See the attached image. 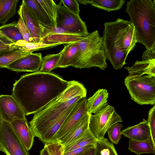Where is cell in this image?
Masks as SVG:
<instances>
[{"label": "cell", "instance_id": "cell-1", "mask_svg": "<svg viewBox=\"0 0 155 155\" xmlns=\"http://www.w3.org/2000/svg\"><path fill=\"white\" fill-rule=\"evenodd\" d=\"M70 81L49 72L40 71L27 74L15 80L12 95L26 115L36 113L57 97L69 86Z\"/></svg>", "mask_w": 155, "mask_h": 155}, {"label": "cell", "instance_id": "cell-2", "mask_svg": "<svg viewBox=\"0 0 155 155\" xmlns=\"http://www.w3.org/2000/svg\"><path fill=\"white\" fill-rule=\"evenodd\" d=\"M86 95V89L82 84L70 81L69 85L62 93L34 114L29 123L35 137L40 140L53 121Z\"/></svg>", "mask_w": 155, "mask_h": 155}, {"label": "cell", "instance_id": "cell-3", "mask_svg": "<svg viewBox=\"0 0 155 155\" xmlns=\"http://www.w3.org/2000/svg\"><path fill=\"white\" fill-rule=\"evenodd\" d=\"M155 0H130L125 12L134 27L137 43L146 49L155 48Z\"/></svg>", "mask_w": 155, "mask_h": 155}, {"label": "cell", "instance_id": "cell-4", "mask_svg": "<svg viewBox=\"0 0 155 155\" xmlns=\"http://www.w3.org/2000/svg\"><path fill=\"white\" fill-rule=\"evenodd\" d=\"M130 21L118 18L112 22H105L103 32V44L107 60L114 68L118 70L126 64L128 54L122 49L124 35Z\"/></svg>", "mask_w": 155, "mask_h": 155}, {"label": "cell", "instance_id": "cell-5", "mask_svg": "<svg viewBox=\"0 0 155 155\" xmlns=\"http://www.w3.org/2000/svg\"><path fill=\"white\" fill-rule=\"evenodd\" d=\"M78 44V51L72 66L80 69L97 67L102 70L107 68L103 37L97 30L89 33Z\"/></svg>", "mask_w": 155, "mask_h": 155}, {"label": "cell", "instance_id": "cell-6", "mask_svg": "<svg viewBox=\"0 0 155 155\" xmlns=\"http://www.w3.org/2000/svg\"><path fill=\"white\" fill-rule=\"evenodd\" d=\"M124 82L132 100L141 105H155V77L129 75Z\"/></svg>", "mask_w": 155, "mask_h": 155}, {"label": "cell", "instance_id": "cell-7", "mask_svg": "<svg viewBox=\"0 0 155 155\" xmlns=\"http://www.w3.org/2000/svg\"><path fill=\"white\" fill-rule=\"evenodd\" d=\"M123 121L114 107L108 104L98 112L91 114L89 130L97 140L104 138L107 130L114 124Z\"/></svg>", "mask_w": 155, "mask_h": 155}, {"label": "cell", "instance_id": "cell-8", "mask_svg": "<svg viewBox=\"0 0 155 155\" xmlns=\"http://www.w3.org/2000/svg\"><path fill=\"white\" fill-rule=\"evenodd\" d=\"M55 27L62 28L73 34L84 36L89 33L86 23L77 15L71 12L62 4L61 0L56 5Z\"/></svg>", "mask_w": 155, "mask_h": 155}, {"label": "cell", "instance_id": "cell-9", "mask_svg": "<svg viewBox=\"0 0 155 155\" xmlns=\"http://www.w3.org/2000/svg\"><path fill=\"white\" fill-rule=\"evenodd\" d=\"M0 151L6 155H29L11 123L3 120L0 128Z\"/></svg>", "mask_w": 155, "mask_h": 155}, {"label": "cell", "instance_id": "cell-10", "mask_svg": "<svg viewBox=\"0 0 155 155\" xmlns=\"http://www.w3.org/2000/svg\"><path fill=\"white\" fill-rule=\"evenodd\" d=\"M88 113L87 99L83 98L77 103L73 110L64 121L51 142H58Z\"/></svg>", "mask_w": 155, "mask_h": 155}, {"label": "cell", "instance_id": "cell-11", "mask_svg": "<svg viewBox=\"0 0 155 155\" xmlns=\"http://www.w3.org/2000/svg\"><path fill=\"white\" fill-rule=\"evenodd\" d=\"M25 113L12 95H0V116L2 120L10 123L17 120L25 119Z\"/></svg>", "mask_w": 155, "mask_h": 155}, {"label": "cell", "instance_id": "cell-12", "mask_svg": "<svg viewBox=\"0 0 155 155\" xmlns=\"http://www.w3.org/2000/svg\"><path fill=\"white\" fill-rule=\"evenodd\" d=\"M141 61H136L133 66L126 67L129 75L155 77V48L146 49L143 53Z\"/></svg>", "mask_w": 155, "mask_h": 155}, {"label": "cell", "instance_id": "cell-13", "mask_svg": "<svg viewBox=\"0 0 155 155\" xmlns=\"http://www.w3.org/2000/svg\"><path fill=\"white\" fill-rule=\"evenodd\" d=\"M18 13L22 17L34 42H43L44 33L37 20L27 6L24 0L20 6Z\"/></svg>", "mask_w": 155, "mask_h": 155}, {"label": "cell", "instance_id": "cell-14", "mask_svg": "<svg viewBox=\"0 0 155 155\" xmlns=\"http://www.w3.org/2000/svg\"><path fill=\"white\" fill-rule=\"evenodd\" d=\"M42 58L41 53H31L14 61L6 68L17 73L37 72L40 68Z\"/></svg>", "mask_w": 155, "mask_h": 155}, {"label": "cell", "instance_id": "cell-15", "mask_svg": "<svg viewBox=\"0 0 155 155\" xmlns=\"http://www.w3.org/2000/svg\"><path fill=\"white\" fill-rule=\"evenodd\" d=\"M37 20L44 35L43 39L55 28L54 21L45 11L37 0H24Z\"/></svg>", "mask_w": 155, "mask_h": 155}, {"label": "cell", "instance_id": "cell-16", "mask_svg": "<svg viewBox=\"0 0 155 155\" xmlns=\"http://www.w3.org/2000/svg\"><path fill=\"white\" fill-rule=\"evenodd\" d=\"M85 37L71 33L60 28L55 27L44 39L43 43L68 44L79 42L83 40Z\"/></svg>", "mask_w": 155, "mask_h": 155}, {"label": "cell", "instance_id": "cell-17", "mask_svg": "<svg viewBox=\"0 0 155 155\" xmlns=\"http://www.w3.org/2000/svg\"><path fill=\"white\" fill-rule=\"evenodd\" d=\"M11 124L25 148L28 151L30 150L33 146L35 136L26 118L16 120Z\"/></svg>", "mask_w": 155, "mask_h": 155}, {"label": "cell", "instance_id": "cell-18", "mask_svg": "<svg viewBox=\"0 0 155 155\" xmlns=\"http://www.w3.org/2000/svg\"><path fill=\"white\" fill-rule=\"evenodd\" d=\"M121 134L134 140H144L150 138L148 123L144 118L139 124L123 129L121 131Z\"/></svg>", "mask_w": 155, "mask_h": 155}, {"label": "cell", "instance_id": "cell-19", "mask_svg": "<svg viewBox=\"0 0 155 155\" xmlns=\"http://www.w3.org/2000/svg\"><path fill=\"white\" fill-rule=\"evenodd\" d=\"M91 114L87 113L58 142L64 147L82 135L89 130Z\"/></svg>", "mask_w": 155, "mask_h": 155}, {"label": "cell", "instance_id": "cell-20", "mask_svg": "<svg viewBox=\"0 0 155 155\" xmlns=\"http://www.w3.org/2000/svg\"><path fill=\"white\" fill-rule=\"evenodd\" d=\"M77 103L69 107L50 124L43 137L39 140L40 141L45 144L51 142L52 138L59 130L64 121L73 110Z\"/></svg>", "mask_w": 155, "mask_h": 155}, {"label": "cell", "instance_id": "cell-21", "mask_svg": "<svg viewBox=\"0 0 155 155\" xmlns=\"http://www.w3.org/2000/svg\"><path fill=\"white\" fill-rule=\"evenodd\" d=\"M109 93L105 89L98 90L91 97L87 99L88 112L92 114L98 112L107 104Z\"/></svg>", "mask_w": 155, "mask_h": 155}, {"label": "cell", "instance_id": "cell-22", "mask_svg": "<svg viewBox=\"0 0 155 155\" xmlns=\"http://www.w3.org/2000/svg\"><path fill=\"white\" fill-rule=\"evenodd\" d=\"M78 49V42L64 45L63 48L61 51V57L56 68H65L72 66Z\"/></svg>", "mask_w": 155, "mask_h": 155}, {"label": "cell", "instance_id": "cell-23", "mask_svg": "<svg viewBox=\"0 0 155 155\" xmlns=\"http://www.w3.org/2000/svg\"><path fill=\"white\" fill-rule=\"evenodd\" d=\"M128 150L137 155L144 153L155 155V145L151 138L144 140L137 141L130 140L129 142Z\"/></svg>", "mask_w": 155, "mask_h": 155}, {"label": "cell", "instance_id": "cell-24", "mask_svg": "<svg viewBox=\"0 0 155 155\" xmlns=\"http://www.w3.org/2000/svg\"><path fill=\"white\" fill-rule=\"evenodd\" d=\"M18 0H0V24L2 25L16 14Z\"/></svg>", "mask_w": 155, "mask_h": 155}, {"label": "cell", "instance_id": "cell-25", "mask_svg": "<svg viewBox=\"0 0 155 155\" xmlns=\"http://www.w3.org/2000/svg\"><path fill=\"white\" fill-rule=\"evenodd\" d=\"M97 140L89 130L82 135L64 147V152L70 151L90 144H95Z\"/></svg>", "mask_w": 155, "mask_h": 155}, {"label": "cell", "instance_id": "cell-26", "mask_svg": "<svg viewBox=\"0 0 155 155\" xmlns=\"http://www.w3.org/2000/svg\"><path fill=\"white\" fill-rule=\"evenodd\" d=\"M125 2L124 0H91V5L110 12L120 10Z\"/></svg>", "mask_w": 155, "mask_h": 155}, {"label": "cell", "instance_id": "cell-27", "mask_svg": "<svg viewBox=\"0 0 155 155\" xmlns=\"http://www.w3.org/2000/svg\"><path fill=\"white\" fill-rule=\"evenodd\" d=\"M94 148V155H118L113 143L105 138L97 140Z\"/></svg>", "mask_w": 155, "mask_h": 155}, {"label": "cell", "instance_id": "cell-28", "mask_svg": "<svg viewBox=\"0 0 155 155\" xmlns=\"http://www.w3.org/2000/svg\"><path fill=\"white\" fill-rule=\"evenodd\" d=\"M31 53L33 52L21 48L1 56L0 68H6L14 61Z\"/></svg>", "mask_w": 155, "mask_h": 155}, {"label": "cell", "instance_id": "cell-29", "mask_svg": "<svg viewBox=\"0 0 155 155\" xmlns=\"http://www.w3.org/2000/svg\"><path fill=\"white\" fill-rule=\"evenodd\" d=\"M61 52L56 54H48L42 58L41 66L39 71L49 73L57 68L56 67L60 58Z\"/></svg>", "mask_w": 155, "mask_h": 155}, {"label": "cell", "instance_id": "cell-30", "mask_svg": "<svg viewBox=\"0 0 155 155\" xmlns=\"http://www.w3.org/2000/svg\"><path fill=\"white\" fill-rule=\"evenodd\" d=\"M15 44L19 47L32 52L39 50L53 48L62 44L60 43L47 44L43 42H28L23 40L17 41L15 42Z\"/></svg>", "mask_w": 155, "mask_h": 155}, {"label": "cell", "instance_id": "cell-31", "mask_svg": "<svg viewBox=\"0 0 155 155\" xmlns=\"http://www.w3.org/2000/svg\"><path fill=\"white\" fill-rule=\"evenodd\" d=\"M21 48L0 30V57Z\"/></svg>", "mask_w": 155, "mask_h": 155}, {"label": "cell", "instance_id": "cell-32", "mask_svg": "<svg viewBox=\"0 0 155 155\" xmlns=\"http://www.w3.org/2000/svg\"><path fill=\"white\" fill-rule=\"evenodd\" d=\"M17 23L14 21L11 23L4 24L1 29L6 35L15 42L20 40H23L21 34L16 26Z\"/></svg>", "mask_w": 155, "mask_h": 155}, {"label": "cell", "instance_id": "cell-33", "mask_svg": "<svg viewBox=\"0 0 155 155\" xmlns=\"http://www.w3.org/2000/svg\"><path fill=\"white\" fill-rule=\"evenodd\" d=\"M123 125L119 123L112 125L107 131L108 137L112 143L117 144L122 138L121 129Z\"/></svg>", "mask_w": 155, "mask_h": 155}, {"label": "cell", "instance_id": "cell-34", "mask_svg": "<svg viewBox=\"0 0 155 155\" xmlns=\"http://www.w3.org/2000/svg\"><path fill=\"white\" fill-rule=\"evenodd\" d=\"M37 1L45 11L54 22L56 15V4L52 0Z\"/></svg>", "mask_w": 155, "mask_h": 155}, {"label": "cell", "instance_id": "cell-35", "mask_svg": "<svg viewBox=\"0 0 155 155\" xmlns=\"http://www.w3.org/2000/svg\"><path fill=\"white\" fill-rule=\"evenodd\" d=\"M19 16V18L16 26L21 34L23 40L28 42H34L22 17L21 16Z\"/></svg>", "mask_w": 155, "mask_h": 155}, {"label": "cell", "instance_id": "cell-36", "mask_svg": "<svg viewBox=\"0 0 155 155\" xmlns=\"http://www.w3.org/2000/svg\"><path fill=\"white\" fill-rule=\"evenodd\" d=\"M147 122L150 130V138L155 145V105L149 111Z\"/></svg>", "mask_w": 155, "mask_h": 155}, {"label": "cell", "instance_id": "cell-37", "mask_svg": "<svg viewBox=\"0 0 155 155\" xmlns=\"http://www.w3.org/2000/svg\"><path fill=\"white\" fill-rule=\"evenodd\" d=\"M50 155H64V147L58 142L45 144Z\"/></svg>", "mask_w": 155, "mask_h": 155}, {"label": "cell", "instance_id": "cell-38", "mask_svg": "<svg viewBox=\"0 0 155 155\" xmlns=\"http://www.w3.org/2000/svg\"><path fill=\"white\" fill-rule=\"evenodd\" d=\"M63 5L74 14L79 15L80 11L79 4L76 0H61Z\"/></svg>", "mask_w": 155, "mask_h": 155}, {"label": "cell", "instance_id": "cell-39", "mask_svg": "<svg viewBox=\"0 0 155 155\" xmlns=\"http://www.w3.org/2000/svg\"><path fill=\"white\" fill-rule=\"evenodd\" d=\"M95 144L88 145L70 151L64 152V155H80L84 154L87 152L91 148L94 147Z\"/></svg>", "mask_w": 155, "mask_h": 155}, {"label": "cell", "instance_id": "cell-40", "mask_svg": "<svg viewBox=\"0 0 155 155\" xmlns=\"http://www.w3.org/2000/svg\"><path fill=\"white\" fill-rule=\"evenodd\" d=\"M39 155H50L46 147L45 146L44 148L40 151Z\"/></svg>", "mask_w": 155, "mask_h": 155}, {"label": "cell", "instance_id": "cell-41", "mask_svg": "<svg viewBox=\"0 0 155 155\" xmlns=\"http://www.w3.org/2000/svg\"><path fill=\"white\" fill-rule=\"evenodd\" d=\"M94 147L90 149L87 152L80 155H94Z\"/></svg>", "mask_w": 155, "mask_h": 155}, {"label": "cell", "instance_id": "cell-42", "mask_svg": "<svg viewBox=\"0 0 155 155\" xmlns=\"http://www.w3.org/2000/svg\"><path fill=\"white\" fill-rule=\"evenodd\" d=\"M78 2L83 5H85L89 4L91 0H77Z\"/></svg>", "mask_w": 155, "mask_h": 155}, {"label": "cell", "instance_id": "cell-43", "mask_svg": "<svg viewBox=\"0 0 155 155\" xmlns=\"http://www.w3.org/2000/svg\"><path fill=\"white\" fill-rule=\"evenodd\" d=\"M2 120L0 116V128L2 124Z\"/></svg>", "mask_w": 155, "mask_h": 155}, {"label": "cell", "instance_id": "cell-44", "mask_svg": "<svg viewBox=\"0 0 155 155\" xmlns=\"http://www.w3.org/2000/svg\"><path fill=\"white\" fill-rule=\"evenodd\" d=\"M3 25H2V26H0V30H1V28L3 27Z\"/></svg>", "mask_w": 155, "mask_h": 155}]
</instances>
